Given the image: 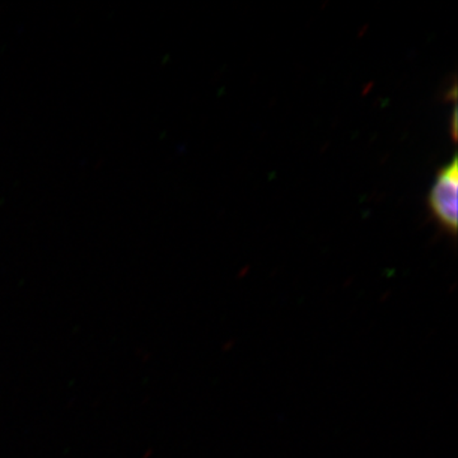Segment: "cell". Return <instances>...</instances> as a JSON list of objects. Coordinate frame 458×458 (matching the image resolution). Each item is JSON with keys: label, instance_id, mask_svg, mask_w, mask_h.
<instances>
[{"label": "cell", "instance_id": "cell-1", "mask_svg": "<svg viewBox=\"0 0 458 458\" xmlns=\"http://www.w3.org/2000/svg\"><path fill=\"white\" fill-rule=\"evenodd\" d=\"M428 207L436 221L448 233H457L458 225V161L454 156L450 164L437 172L428 194Z\"/></svg>", "mask_w": 458, "mask_h": 458}]
</instances>
